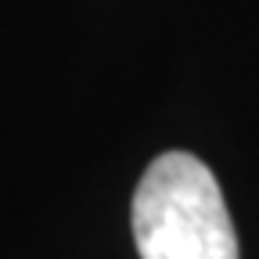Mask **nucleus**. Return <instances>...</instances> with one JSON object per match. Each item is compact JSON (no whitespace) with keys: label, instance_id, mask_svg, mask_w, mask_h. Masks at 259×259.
Instances as JSON below:
<instances>
[{"label":"nucleus","instance_id":"obj_1","mask_svg":"<svg viewBox=\"0 0 259 259\" xmlns=\"http://www.w3.org/2000/svg\"><path fill=\"white\" fill-rule=\"evenodd\" d=\"M141 259H238V234L223 191L202 158L166 151L144 169L134 194Z\"/></svg>","mask_w":259,"mask_h":259}]
</instances>
